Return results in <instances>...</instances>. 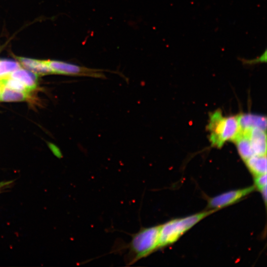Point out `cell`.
<instances>
[{"mask_svg":"<svg viewBox=\"0 0 267 267\" xmlns=\"http://www.w3.org/2000/svg\"><path fill=\"white\" fill-rule=\"evenodd\" d=\"M254 185L245 188L231 190L211 198L208 206L212 210H217L232 204L249 195L255 189Z\"/></svg>","mask_w":267,"mask_h":267,"instance_id":"obj_5","label":"cell"},{"mask_svg":"<svg viewBox=\"0 0 267 267\" xmlns=\"http://www.w3.org/2000/svg\"><path fill=\"white\" fill-rule=\"evenodd\" d=\"M249 137L254 155H266V131L259 128L243 130Z\"/></svg>","mask_w":267,"mask_h":267,"instance_id":"obj_6","label":"cell"},{"mask_svg":"<svg viewBox=\"0 0 267 267\" xmlns=\"http://www.w3.org/2000/svg\"><path fill=\"white\" fill-rule=\"evenodd\" d=\"M233 141L240 156L244 161L254 155L248 136L245 131L241 130Z\"/></svg>","mask_w":267,"mask_h":267,"instance_id":"obj_10","label":"cell"},{"mask_svg":"<svg viewBox=\"0 0 267 267\" xmlns=\"http://www.w3.org/2000/svg\"><path fill=\"white\" fill-rule=\"evenodd\" d=\"M267 49L259 57L250 60H245L243 59V61L247 64H252L257 63L266 62L267 61Z\"/></svg>","mask_w":267,"mask_h":267,"instance_id":"obj_16","label":"cell"},{"mask_svg":"<svg viewBox=\"0 0 267 267\" xmlns=\"http://www.w3.org/2000/svg\"><path fill=\"white\" fill-rule=\"evenodd\" d=\"M161 225L141 228L129 244L128 263L133 264L159 249Z\"/></svg>","mask_w":267,"mask_h":267,"instance_id":"obj_2","label":"cell"},{"mask_svg":"<svg viewBox=\"0 0 267 267\" xmlns=\"http://www.w3.org/2000/svg\"><path fill=\"white\" fill-rule=\"evenodd\" d=\"M13 182L14 181L13 180L0 182V194L3 192L5 189L10 187Z\"/></svg>","mask_w":267,"mask_h":267,"instance_id":"obj_17","label":"cell"},{"mask_svg":"<svg viewBox=\"0 0 267 267\" xmlns=\"http://www.w3.org/2000/svg\"><path fill=\"white\" fill-rule=\"evenodd\" d=\"M2 85L10 89L28 93L30 91L20 81L9 77L0 79Z\"/></svg>","mask_w":267,"mask_h":267,"instance_id":"obj_14","label":"cell"},{"mask_svg":"<svg viewBox=\"0 0 267 267\" xmlns=\"http://www.w3.org/2000/svg\"><path fill=\"white\" fill-rule=\"evenodd\" d=\"M1 88H2V85L0 81V93H1Z\"/></svg>","mask_w":267,"mask_h":267,"instance_id":"obj_18","label":"cell"},{"mask_svg":"<svg viewBox=\"0 0 267 267\" xmlns=\"http://www.w3.org/2000/svg\"><path fill=\"white\" fill-rule=\"evenodd\" d=\"M22 83L30 91L37 86L38 75L27 69L21 67L12 72L8 76Z\"/></svg>","mask_w":267,"mask_h":267,"instance_id":"obj_9","label":"cell"},{"mask_svg":"<svg viewBox=\"0 0 267 267\" xmlns=\"http://www.w3.org/2000/svg\"><path fill=\"white\" fill-rule=\"evenodd\" d=\"M52 73L102 79V70L88 68L83 66L57 60H46Z\"/></svg>","mask_w":267,"mask_h":267,"instance_id":"obj_4","label":"cell"},{"mask_svg":"<svg viewBox=\"0 0 267 267\" xmlns=\"http://www.w3.org/2000/svg\"><path fill=\"white\" fill-rule=\"evenodd\" d=\"M20 65L37 75L52 73L46 60H38L24 57H16Z\"/></svg>","mask_w":267,"mask_h":267,"instance_id":"obj_8","label":"cell"},{"mask_svg":"<svg viewBox=\"0 0 267 267\" xmlns=\"http://www.w3.org/2000/svg\"><path fill=\"white\" fill-rule=\"evenodd\" d=\"M255 187L259 191L267 187V174L255 176Z\"/></svg>","mask_w":267,"mask_h":267,"instance_id":"obj_15","label":"cell"},{"mask_svg":"<svg viewBox=\"0 0 267 267\" xmlns=\"http://www.w3.org/2000/svg\"><path fill=\"white\" fill-rule=\"evenodd\" d=\"M19 62L10 59L0 60V79L8 77L14 71L21 67Z\"/></svg>","mask_w":267,"mask_h":267,"instance_id":"obj_13","label":"cell"},{"mask_svg":"<svg viewBox=\"0 0 267 267\" xmlns=\"http://www.w3.org/2000/svg\"><path fill=\"white\" fill-rule=\"evenodd\" d=\"M245 162L247 168L254 176L267 174L266 155H254Z\"/></svg>","mask_w":267,"mask_h":267,"instance_id":"obj_11","label":"cell"},{"mask_svg":"<svg viewBox=\"0 0 267 267\" xmlns=\"http://www.w3.org/2000/svg\"><path fill=\"white\" fill-rule=\"evenodd\" d=\"M208 130L212 145L218 148L226 141H233L241 131L237 115L224 117L220 110L210 114Z\"/></svg>","mask_w":267,"mask_h":267,"instance_id":"obj_1","label":"cell"},{"mask_svg":"<svg viewBox=\"0 0 267 267\" xmlns=\"http://www.w3.org/2000/svg\"><path fill=\"white\" fill-rule=\"evenodd\" d=\"M241 130L259 128L266 131L267 119L265 117L251 114H241L237 115Z\"/></svg>","mask_w":267,"mask_h":267,"instance_id":"obj_7","label":"cell"},{"mask_svg":"<svg viewBox=\"0 0 267 267\" xmlns=\"http://www.w3.org/2000/svg\"><path fill=\"white\" fill-rule=\"evenodd\" d=\"M27 97L28 93L13 90L2 85L0 93V100L1 101H21L26 100Z\"/></svg>","mask_w":267,"mask_h":267,"instance_id":"obj_12","label":"cell"},{"mask_svg":"<svg viewBox=\"0 0 267 267\" xmlns=\"http://www.w3.org/2000/svg\"><path fill=\"white\" fill-rule=\"evenodd\" d=\"M216 210L205 211L179 219H175L161 224L159 248L175 242L186 231Z\"/></svg>","mask_w":267,"mask_h":267,"instance_id":"obj_3","label":"cell"}]
</instances>
